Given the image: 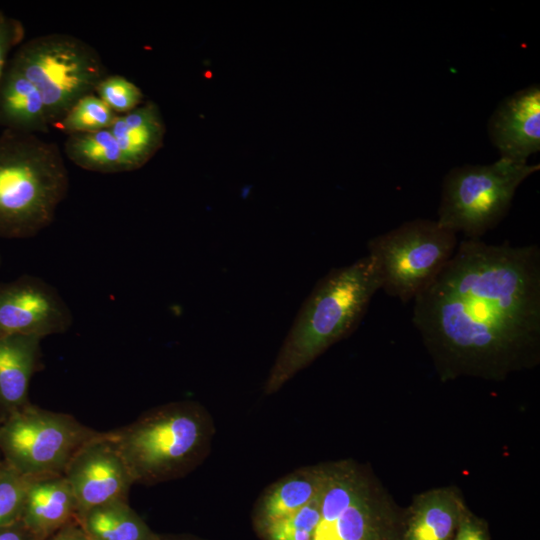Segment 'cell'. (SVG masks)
Here are the masks:
<instances>
[{
    "label": "cell",
    "mask_w": 540,
    "mask_h": 540,
    "mask_svg": "<svg viewBox=\"0 0 540 540\" xmlns=\"http://www.w3.org/2000/svg\"><path fill=\"white\" fill-rule=\"evenodd\" d=\"M412 323L441 375L502 378L540 348V248L458 242L413 299Z\"/></svg>",
    "instance_id": "obj_1"
},
{
    "label": "cell",
    "mask_w": 540,
    "mask_h": 540,
    "mask_svg": "<svg viewBox=\"0 0 540 540\" xmlns=\"http://www.w3.org/2000/svg\"><path fill=\"white\" fill-rule=\"evenodd\" d=\"M380 280L366 255L330 270L304 301L277 355L264 392L273 394L330 346L351 335L365 316Z\"/></svg>",
    "instance_id": "obj_2"
},
{
    "label": "cell",
    "mask_w": 540,
    "mask_h": 540,
    "mask_svg": "<svg viewBox=\"0 0 540 540\" xmlns=\"http://www.w3.org/2000/svg\"><path fill=\"white\" fill-rule=\"evenodd\" d=\"M68 189V170L55 143L9 130L0 135V233H39L53 222Z\"/></svg>",
    "instance_id": "obj_3"
},
{
    "label": "cell",
    "mask_w": 540,
    "mask_h": 540,
    "mask_svg": "<svg viewBox=\"0 0 540 540\" xmlns=\"http://www.w3.org/2000/svg\"><path fill=\"white\" fill-rule=\"evenodd\" d=\"M109 433L134 483L155 484L183 476L205 457L213 425L202 406L181 401Z\"/></svg>",
    "instance_id": "obj_4"
},
{
    "label": "cell",
    "mask_w": 540,
    "mask_h": 540,
    "mask_svg": "<svg viewBox=\"0 0 540 540\" xmlns=\"http://www.w3.org/2000/svg\"><path fill=\"white\" fill-rule=\"evenodd\" d=\"M539 168L501 157L452 168L443 179L436 221L465 239H481L504 219L518 187Z\"/></svg>",
    "instance_id": "obj_5"
},
{
    "label": "cell",
    "mask_w": 540,
    "mask_h": 540,
    "mask_svg": "<svg viewBox=\"0 0 540 540\" xmlns=\"http://www.w3.org/2000/svg\"><path fill=\"white\" fill-rule=\"evenodd\" d=\"M11 63L38 89L54 126L107 75L98 52L68 34L41 35L22 44Z\"/></svg>",
    "instance_id": "obj_6"
},
{
    "label": "cell",
    "mask_w": 540,
    "mask_h": 540,
    "mask_svg": "<svg viewBox=\"0 0 540 540\" xmlns=\"http://www.w3.org/2000/svg\"><path fill=\"white\" fill-rule=\"evenodd\" d=\"M458 245L454 232L436 220L414 219L371 238L380 289L403 303L412 301L441 271Z\"/></svg>",
    "instance_id": "obj_7"
},
{
    "label": "cell",
    "mask_w": 540,
    "mask_h": 540,
    "mask_svg": "<svg viewBox=\"0 0 540 540\" xmlns=\"http://www.w3.org/2000/svg\"><path fill=\"white\" fill-rule=\"evenodd\" d=\"M319 495L320 517L311 540H397L388 503L357 464H325Z\"/></svg>",
    "instance_id": "obj_8"
},
{
    "label": "cell",
    "mask_w": 540,
    "mask_h": 540,
    "mask_svg": "<svg viewBox=\"0 0 540 540\" xmlns=\"http://www.w3.org/2000/svg\"><path fill=\"white\" fill-rule=\"evenodd\" d=\"M100 433L68 414L26 406L0 430V447L21 474H63L74 454Z\"/></svg>",
    "instance_id": "obj_9"
},
{
    "label": "cell",
    "mask_w": 540,
    "mask_h": 540,
    "mask_svg": "<svg viewBox=\"0 0 540 540\" xmlns=\"http://www.w3.org/2000/svg\"><path fill=\"white\" fill-rule=\"evenodd\" d=\"M77 502V516L117 500H127L133 477L109 432L86 442L64 472Z\"/></svg>",
    "instance_id": "obj_10"
},
{
    "label": "cell",
    "mask_w": 540,
    "mask_h": 540,
    "mask_svg": "<svg viewBox=\"0 0 540 540\" xmlns=\"http://www.w3.org/2000/svg\"><path fill=\"white\" fill-rule=\"evenodd\" d=\"M72 313L46 281L26 277L0 288V337L49 335L67 331Z\"/></svg>",
    "instance_id": "obj_11"
},
{
    "label": "cell",
    "mask_w": 540,
    "mask_h": 540,
    "mask_svg": "<svg viewBox=\"0 0 540 540\" xmlns=\"http://www.w3.org/2000/svg\"><path fill=\"white\" fill-rule=\"evenodd\" d=\"M488 136L501 158L527 162L540 150V86L532 84L504 98L491 114Z\"/></svg>",
    "instance_id": "obj_12"
},
{
    "label": "cell",
    "mask_w": 540,
    "mask_h": 540,
    "mask_svg": "<svg viewBox=\"0 0 540 540\" xmlns=\"http://www.w3.org/2000/svg\"><path fill=\"white\" fill-rule=\"evenodd\" d=\"M77 513L76 499L63 474L32 477L20 521L36 540H46L77 519Z\"/></svg>",
    "instance_id": "obj_13"
},
{
    "label": "cell",
    "mask_w": 540,
    "mask_h": 540,
    "mask_svg": "<svg viewBox=\"0 0 540 540\" xmlns=\"http://www.w3.org/2000/svg\"><path fill=\"white\" fill-rule=\"evenodd\" d=\"M465 512L462 499L453 489L423 493L410 509L401 540H453Z\"/></svg>",
    "instance_id": "obj_14"
},
{
    "label": "cell",
    "mask_w": 540,
    "mask_h": 540,
    "mask_svg": "<svg viewBox=\"0 0 540 540\" xmlns=\"http://www.w3.org/2000/svg\"><path fill=\"white\" fill-rule=\"evenodd\" d=\"M324 478L325 465L308 466L269 486L255 507L254 523L257 531L297 512L309 503L320 491Z\"/></svg>",
    "instance_id": "obj_15"
},
{
    "label": "cell",
    "mask_w": 540,
    "mask_h": 540,
    "mask_svg": "<svg viewBox=\"0 0 540 540\" xmlns=\"http://www.w3.org/2000/svg\"><path fill=\"white\" fill-rule=\"evenodd\" d=\"M0 125L27 134L47 133L51 127L40 92L12 63L0 85Z\"/></svg>",
    "instance_id": "obj_16"
},
{
    "label": "cell",
    "mask_w": 540,
    "mask_h": 540,
    "mask_svg": "<svg viewBox=\"0 0 540 540\" xmlns=\"http://www.w3.org/2000/svg\"><path fill=\"white\" fill-rule=\"evenodd\" d=\"M109 130L117 140L130 171L144 166L158 152L166 131L160 109L153 101L117 115Z\"/></svg>",
    "instance_id": "obj_17"
},
{
    "label": "cell",
    "mask_w": 540,
    "mask_h": 540,
    "mask_svg": "<svg viewBox=\"0 0 540 540\" xmlns=\"http://www.w3.org/2000/svg\"><path fill=\"white\" fill-rule=\"evenodd\" d=\"M41 338L0 337V401L8 406L26 402L29 383L36 369Z\"/></svg>",
    "instance_id": "obj_18"
},
{
    "label": "cell",
    "mask_w": 540,
    "mask_h": 540,
    "mask_svg": "<svg viewBox=\"0 0 540 540\" xmlns=\"http://www.w3.org/2000/svg\"><path fill=\"white\" fill-rule=\"evenodd\" d=\"M77 520L91 540H159L127 500L91 508Z\"/></svg>",
    "instance_id": "obj_19"
},
{
    "label": "cell",
    "mask_w": 540,
    "mask_h": 540,
    "mask_svg": "<svg viewBox=\"0 0 540 540\" xmlns=\"http://www.w3.org/2000/svg\"><path fill=\"white\" fill-rule=\"evenodd\" d=\"M64 151L71 162L88 171H130L119 144L109 129L70 135L65 141Z\"/></svg>",
    "instance_id": "obj_20"
},
{
    "label": "cell",
    "mask_w": 540,
    "mask_h": 540,
    "mask_svg": "<svg viewBox=\"0 0 540 540\" xmlns=\"http://www.w3.org/2000/svg\"><path fill=\"white\" fill-rule=\"evenodd\" d=\"M116 114L95 93L78 100L54 126L70 135L109 129Z\"/></svg>",
    "instance_id": "obj_21"
},
{
    "label": "cell",
    "mask_w": 540,
    "mask_h": 540,
    "mask_svg": "<svg viewBox=\"0 0 540 540\" xmlns=\"http://www.w3.org/2000/svg\"><path fill=\"white\" fill-rule=\"evenodd\" d=\"M321 490V489H320ZM320 491L297 512L259 531L264 540H311L320 517Z\"/></svg>",
    "instance_id": "obj_22"
},
{
    "label": "cell",
    "mask_w": 540,
    "mask_h": 540,
    "mask_svg": "<svg viewBox=\"0 0 540 540\" xmlns=\"http://www.w3.org/2000/svg\"><path fill=\"white\" fill-rule=\"evenodd\" d=\"M32 477L9 465L0 470V527L20 521Z\"/></svg>",
    "instance_id": "obj_23"
},
{
    "label": "cell",
    "mask_w": 540,
    "mask_h": 540,
    "mask_svg": "<svg viewBox=\"0 0 540 540\" xmlns=\"http://www.w3.org/2000/svg\"><path fill=\"white\" fill-rule=\"evenodd\" d=\"M95 94L116 114L137 108L144 97L135 83L121 75H106L97 85Z\"/></svg>",
    "instance_id": "obj_24"
},
{
    "label": "cell",
    "mask_w": 540,
    "mask_h": 540,
    "mask_svg": "<svg viewBox=\"0 0 540 540\" xmlns=\"http://www.w3.org/2000/svg\"><path fill=\"white\" fill-rule=\"evenodd\" d=\"M24 35L22 24L0 11V85L6 71V61L12 47L21 42Z\"/></svg>",
    "instance_id": "obj_25"
},
{
    "label": "cell",
    "mask_w": 540,
    "mask_h": 540,
    "mask_svg": "<svg viewBox=\"0 0 540 540\" xmlns=\"http://www.w3.org/2000/svg\"><path fill=\"white\" fill-rule=\"evenodd\" d=\"M453 540H487L480 522L466 511Z\"/></svg>",
    "instance_id": "obj_26"
},
{
    "label": "cell",
    "mask_w": 540,
    "mask_h": 540,
    "mask_svg": "<svg viewBox=\"0 0 540 540\" xmlns=\"http://www.w3.org/2000/svg\"><path fill=\"white\" fill-rule=\"evenodd\" d=\"M46 540H91L80 526L77 519L66 524Z\"/></svg>",
    "instance_id": "obj_27"
},
{
    "label": "cell",
    "mask_w": 540,
    "mask_h": 540,
    "mask_svg": "<svg viewBox=\"0 0 540 540\" xmlns=\"http://www.w3.org/2000/svg\"><path fill=\"white\" fill-rule=\"evenodd\" d=\"M0 540H36L33 535L18 521L0 527Z\"/></svg>",
    "instance_id": "obj_28"
},
{
    "label": "cell",
    "mask_w": 540,
    "mask_h": 540,
    "mask_svg": "<svg viewBox=\"0 0 540 540\" xmlns=\"http://www.w3.org/2000/svg\"><path fill=\"white\" fill-rule=\"evenodd\" d=\"M159 540H194L189 537H183V536H161L159 535Z\"/></svg>",
    "instance_id": "obj_29"
},
{
    "label": "cell",
    "mask_w": 540,
    "mask_h": 540,
    "mask_svg": "<svg viewBox=\"0 0 540 540\" xmlns=\"http://www.w3.org/2000/svg\"><path fill=\"white\" fill-rule=\"evenodd\" d=\"M3 467H0V470L2 469Z\"/></svg>",
    "instance_id": "obj_30"
}]
</instances>
